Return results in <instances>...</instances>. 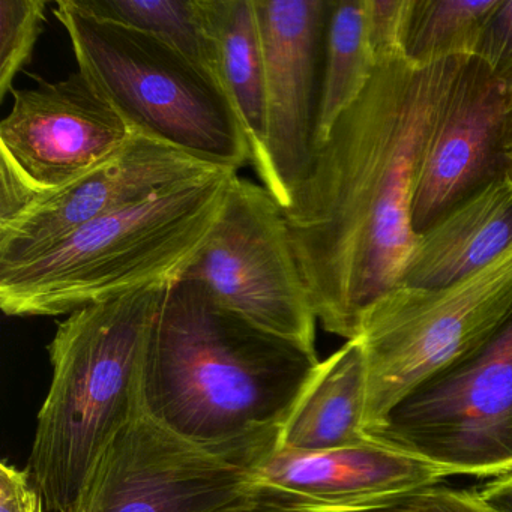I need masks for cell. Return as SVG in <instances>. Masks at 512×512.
<instances>
[{
	"instance_id": "6da1fadb",
	"label": "cell",
	"mask_w": 512,
	"mask_h": 512,
	"mask_svg": "<svg viewBox=\"0 0 512 512\" xmlns=\"http://www.w3.org/2000/svg\"><path fill=\"white\" fill-rule=\"evenodd\" d=\"M466 59L376 67L283 209L317 322L329 334L358 337L365 311L400 283L418 239L419 164Z\"/></svg>"
},
{
	"instance_id": "7a4b0ae2",
	"label": "cell",
	"mask_w": 512,
	"mask_h": 512,
	"mask_svg": "<svg viewBox=\"0 0 512 512\" xmlns=\"http://www.w3.org/2000/svg\"><path fill=\"white\" fill-rule=\"evenodd\" d=\"M319 362L317 352L178 278L167 286L143 356L142 409L184 439L251 467L277 445Z\"/></svg>"
},
{
	"instance_id": "3957f363",
	"label": "cell",
	"mask_w": 512,
	"mask_h": 512,
	"mask_svg": "<svg viewBox=\"0 0 512 512\" xmlns=\"http://www.w3.org/2000/svg\"><path fill=\"white\" fill-rule=\"evenodd\" d=\"M167 286L89 305L56 328L31 452L32 479L50 511H70L101 452L142 412L143 356Z\"/></svg>"
},
{
	"instance_id": "277c9868",
	"label": "cell",
	"mask_w": 512,
	"mask_h": 512,
	"mask_svg": "<svg viewBox=\"0 0 512 512\" xmlns=\"http://www.w3.org/2000/svg\"><path fill=\"white\" fill-rule=\"evenodd\" d=\"M238 172L178 182L86 224L43 256L0 269L10 317L70 316L154 283H172L208 238Z\"/></svg>"
},
{
	"instance_id": "5b68a950",
	"label": "cell",
	"mask_w": 512,
	"mask_h": 512,
	"mask_svg": "<svg viewBox=\"0 0 512 512\" xmlns=\"http://www.w3.org/2000/svg\"><path fill=\"white\" fill-rule=\"evenodd\" d=\"M56 19L70 37L79 71L131 130L239 172L251 164L241 121L214 74L145 32L59 0Z\"/></svg>"
},
{
	"instance_id": "8992f818",
	"label": "cell",
	"mask_w": 512,
	"mask_h": 512,
	"mask_svg": "<svg viewBox=\"0 0 512 512\" xmlns=\"http://www.w3.org/2000/svg\"><path fill=\"white\" fill-rule=\"evenodd\" d=\"M512 310V248L443 289L397 286L361 320L368 368L365 433L425 380L478 347Z\"/></svg>"
},
{
	"instance_id": "52a82bcc",
	"label": "cell",
	"mask_w": 512,
	"mask_h": 512,
	"mask_svg": "<svg viewBox=\"0 0 512 512\" xmlns=\"http://www.w3.org/2000/svg\"><path fill=\"white\" fill-rule=\"evenodd\" d=\"M368 437L460 476L512 472V310L472 352L410 392Z\"/></svg>"
},
{
	"instance_id": "ba28073f",
	"label": "cell",
	"mask_w": 512,
	"mask_h": 512,
	"mask_svg": "<svg viewBox=\"0 0 512 512\" xmlns=\"http://www.w3.org/2000/svg\"><path fill=\"white\" fill-rule=\"evenodd\" d=\"M227 310L316 352L317 317L283 208L236 175L206 241L182 272Z\"/></svg>"
},
{
	"instance_id": "9c48e42d",
	"label": "cell",
	"mask_w": 512,
	"mask_h": 512,
	"mask_svg": "<svg viewBox=\"0 0 512 512\" xmlns=\"http://www.w3.org/2000/svg\"><path fill=\"white\" fill-rule=\"evenodd\" d=\"M11 94L0 122V223L97 169L136 136L80 71Z\"/></svg>"
},
{
	"instance_id": "30bf717a",
	"label": "cell",
	"mask_w": 512,
	"mask_h": 512,
	"mask_svg": "<svg viewBox=\"0 0 512 512\" xmlns=\"http://www.w3.org/2000/svg\"><path fill=\"white\" fill-rule=\"evenodd\" d=\"M250 469L142 409L101 452L68 512H215L250 497Z\"/></svg>"
},
{
	"instance_id": "8fae6325",
	"label": "cell",
	"mask_w": 512,
	"mask_h": 512,
	"mask_svg": "<svg viewBox=\"0 0 512 512\" xmlns=\"http://www.w3.org/2000/svg\"><path fill=\"white\" fill-rule=\"evenodd\" d=\"M266 64V134L253 164L286 209L316 151L331 0H254Z\"/></svg>"
},
{
	"instance_id": "7c38bea8",
	"label": "cell",
	"mask_w": 512,
	"mask_h": 512,
	"mask_svg": "<svg viewBox=\"0 0 512 512\" xmlns=\"http://www.w3.org/2000/svg\"><path fill=\"white\" fill-rule=\"evenodd\" d=\"M460 476L371 439L349 448H274L250 469L248 496L284 512H374L422 488Z\"/></svg>"
},
{
	"instance_id": "4fadbf2b",
	"label": "cell",
	"mask_w": 512,
	"mask_h": 512,
	"mask_svg": "<svg viewBox=\"0 0 512 512\" xmlns=\"http://www.w3.org/2000/svg\"><path fill=\"white\" fill-rule=\"evenodd\" d=\"M220 169L224 167L136 134L97 169L0 223V269L37 259L104 215Z\"/></svg>"
},
{
	"instance_id": "5bb4252c",
	"label": "cell",
	"mask_w": 512,
	"mask_h": 512,
	"mask_svg": "<svg viewBox=\"0 0 512 512\" xmlns=\"http://www.w3.org/2000/svg\"><path fill=\"white\" fill-rule=\"evenodd\" d=\"M509 92L481 59H466L425 146L412 199L416 236L508 176L503 127Z\"/></svg>"
},
{
	"instance_id": "9a60e30c",
	"label": "cell",
	"mask_w": 512,
	"mask_h": 512,
	"mask_svg": "<svg viewBox=\"0 0 512 512\" xmlns=\"http://www.w3.org/2000/svg\"><path fill=\"white\" fill-rule=\"evenodd\" d=\"M512 248V181L491 182L416 239L398 286L443 289Z\"/></svg>"
},
{
	"instance_id": "2e32d148",
	"label": "cell",
	"mask_w": 512,
	"mask_h": 512,
	"mask_svg": "<svg viewBox=\"0 0 512 512\" xmlns=\"http://www.w3.org/2000/svg\"><path fill=\"white\" fill-rule=\"evenodd\" d=\"M367 400V358L361 338H353L314 368L275 448L317 452L370 442L365 433Z\"/></svg>"
},
{
	"instance_id": "e0dca14e",
	"label": "cell",
	"mask_w": 512,
	"mask_h": 512,
	"mask_svg": "<svg viewBox=\"0 0 512 512\" xmlns=\"http://www.w3.org/2000/svg\"><path fill=\"white\" fill-rule=\"evenodd\" d=\"M218 49V76L241 121L251 164L266 134V64L254 0H205Z\"/></svg>"
},
{
	"instance_id": "ac0fdd59",
	"label": "cell",
	"mask_w": 512,
	"mask_h": 512,
	"mask_svg": "<svg viewBox=\"0 0 512 512\" xmlns=\"http://www.w3.org/2000/svg\"><path fill=\"white\" fill-rule=\"evenodd\" d=\"M374 71L365 29V0H331L316 146L325 142L338 118L361 97Z\"/></svg>"
},
{
	"instance_id": "d6986e66",
	"label": "cell",
	"mask_w": 512,
	"mask_h": 512,
	"mask_svg": "<svg viewBox=\"0 0 512 512\" xmlns=\"http://www.w3.org/2000/svg\"><path fill=\"white\" fill-rule=\"evenodd\" d=\"M100 19L152 35L214 74L218 49L205 0H76ZM221 83V82H220Z\"/></svg>"
},
{
	"instance_id": "ffe728a7",
	"label": "cell",
	"mask_w": 512,
	"mask_h": 512,
	"mask_svg": "<svg viewBox=\"0 0 512 512\" xmlns=\"http://www.w3.org/2000/svg\"><path fill=\"white\" fill-rule=\"evenodd\" d=\"M499 0H413L406 59L428 67L475 55L482 29Z\"/></svg>"
},
{
	"instance_id": "44dd1931",
	"label": "cell",
	"mask_w": 512,
	"mask_h": 512,
	"mask_svg": "<svg viewBox=\"0 0 512 512\" xmlns=\"http://www.w3.org/2000/svg\"><path fill=\"white\" fill-rule=\"evenodd\" d=\"M44 0H0V100L14 91L46 23Z\"/></svg>"
},
{
	"instance_id": "7402d4cb",
	"label": "cell",
	"mask_w": 512,
	"mask_h": 512,
	"mask_svg": "<svg viewBox=\"0 0 512 512\" xmlns=\"http://www.w3.org/2000/svg\"><path fill=\"white\" fill-rule=\"evenodd\" d=\"M413 0H365V29L376 67L406 59Z\"/></svg>"
},
{
	"instance_id": "603a6c76",
	"label": "cell",
	"mask_w": 512,
	"mask_h": 512,
	"mask_svg": "<svg viewBox=\"0 0 512 512\" xmlns=\"http://www.w3.org/2000/svg\"><path fill=\"white\" fill-rule=\"evenodd\" d=\"M473 56L481 59L512 95V0H499L485 22Z\"/></svg>"
},
{
	"instance_id": "cb8c5ba5",
	"label": "cell",
	"mask_w": 512,
	"mask_h": 512,
	"mask_svg": "<svg viewBox=\"0 0 512 512\" xmlns=\"http://www.w3.org/2000/svg\"><path fill=\"white\" fill-rule=\"evenodd\" d=\"M374 512H500L478 490H455L437 484L422 488L400 502Z\"/></svg>"
},
{
	"instance_id": "d4e9b609",
	"label": "cell",
	"mask_w": 512,
	"mask_h": 512,
	"mask_svg": "<svg viewBox=\"0 0 512 512\" xmlns=\"http://www.w3.org/2000/svg\"><path fill=\"white\" fill-rule=\"evenodd\" d=\"M44 499L29 472L0 464V512H43Z\"/></svg>"
},
{
	"instance_id": "484cf974",
	"label": "cell",
	"mask_w": 512,
	"mask_h": 512,
	"mask_svg": "<svg viewBox=\"0 0 512 512\" xmlns=\"http://www.w3.org/2000/svg\"><path fill=\"white\" fill-rule=\"evenodd\" d=\"M478 493L500 512H512V472L488 479Z\"/></svg>"
},
{
	"instance_id": "4316f807",
	"label": "cell",
	"mask_w": 512,
	"mask_h": 512,
	"mask_svg": "<svg viewBox=\"0 0 512 512\" xmlns=\"http://www.w3.org/2000/svg\"><path fill=\"white\" fill-rule=\"evenodd\" d=\"M215 512H284L281 509L274 508V506L266 505V503L259 502L253 497H245V499L238 500L226 508L218 509Z\"/></svg>"
},
{
	"instance_id": "83f0119b",
	"label": "cell",
	"mask_w": 512,
	"mask_h": 512,
	"mask_svg": "<svg viewBox=\"0 0 512 512\" xmlns=\"http://www.w3.org/2000/svg\"><path fill=\"white\" fill-rule=\"evenodd\" d=\"M512 145V95L509 97L508 112H506L505 127H503V148Z\"/></svg>"
},
{
	"instance_id": "f1b7e54d",
	"label": "cell",
	"mask_w": 512,
	"mask_h": 512,
	"mask_svg": "<svg viewBox=\"0 0 512 512\" xmlns=\"http://www.w3.org/2000/svg\"><path fill=\"white\" fill-rule=\"evenodd\" d=\"M506 167H508V178L512 181V145L505 148Z\"/></svg>"
}]
</instances>
